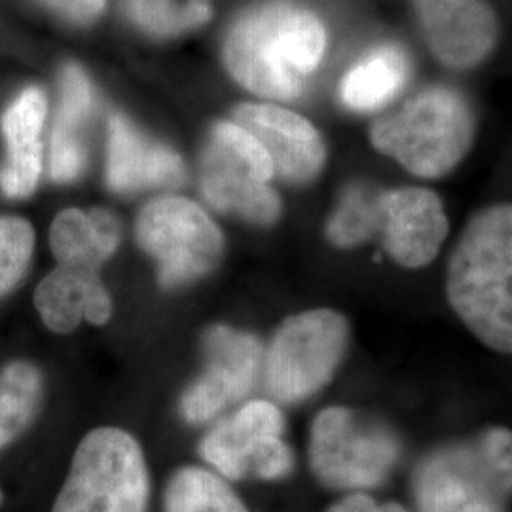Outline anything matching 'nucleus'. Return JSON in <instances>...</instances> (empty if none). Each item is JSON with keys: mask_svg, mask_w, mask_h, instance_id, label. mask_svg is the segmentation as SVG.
<instances>
[{"mask_svg": "<svg viewBox=\"0 0 512 512\" xmlns=\"http://www.w3.org/2000/svg\"><path fill=\"white\" fill-rule=\"evenodd\" d=\"M444 291L480 344L512 355V203L469 220L448 258Z\"/></svg>", "mask_w": 512, "mask_h": 512, "instance_id": "1", "label": "nucleus"}, {"mask_svg": "<svg viewBox=\"0 0 512 512\" xmlns=\"http://www.w3.org/2000/svg\"><path fill=\"white\" fill-rule=\"evenodd\" d=\"M327 46L323 23L291 2L249 10L230 29L224 44L228 71L256 95L287 101L300 95Z\"/></svg>", "mask_w": 512, "mask_h": 512, "instance_id": "2", "label": "nucleus"}, {"mask_svg": "<svg viewBox=\"0 0 512 512\" xmlns=\"http://www.w3.org/2000/svg\"><path fill=\"white\" fill-rule=\"evenodd\" d=\"M412 488L418 512H509L511 429L494 425L433 448L418 461Z\"/></svg>", "mask_w": 512, "mask_h": 512, "instance_id": "3", "label": "nucleus"}, {"mask_svg": "<svg viewBox=\"0 0 512 512\" xmlns=\"http://www.w3.org/2000/svg\"><path fill=\"white\" fill-rule=\"evenodd\" d=\"M473 139L475 114L467 99L444 86L416 93L370 129L374 148L420 179H440L454 171Z\"/></svg>", "mask_w": 512, "mask_h": 512, "instance_id": "4", "label": "nucleus"}, {"mask_svg": "<svg viewBox=\"0 0 512 512\" xmlns=\"http://www.w3.org/2000/svg\"><path fill=\"white\" fill-rule=\"evenodd\" d=\"M148 494L139 442L122 429L103 427L76 448L52 512H147Z\"/></svg>", "mask_w": 512, "mask_h": 512, "instance_id": "5", "label": "nucleus"}, {"mask_svg": "<svg viewBox=\"0 0 512 512\" xmlns=\"http://www.w3.org/2000/svg\"><path fill=\"white\" fill-rule=\"evenodd\" d=\"M403 454L397 433L346 406H330L311 423L310 467L334 490L363 492L384 484Z\"/></svg>", "mask_w": 512, "mask_h": 512, "instance_id": "6", "label": "nucleus"}, {"mask_svg": "<svg viewBox=\"0 0 512 512\" xmlns=\"http://www.w3.org/2000/svg\"><path fill=\"white\" fill-rule=\"evenodd\" d=\"M348 319L329 308L302 311L285 319L266 353L264 376L281 403H302L329 384L346 357Z\"/></svg>", "mask_w": 512, "mask_h": 512, "instance_id": "7", "label": "nucleus"}, {"mask_svg": "<svg viewBox=\"0 0 512 512\" xmlns=\"http://www.w3.org/2000/svg\"><path fill=\"white\" fill-rule=\"evenodd\" d=\"M274 164L264 147L236 122L213 129L203 150L200 184L215 209L260 226L274 224L281 202L270 181Z\"/></svg>", "mask_w": 512, "mask_h": 512, "instance_id": "8", "label": "nucleus"}, {"mask_svg": "<svg viewBox=\"0 0 512 512\" xmlns=\"http://www.w3.org/2000/svg\"><path fill=\"white\" fill-rule=\"evenodd\" d=\"M137 243L158 264L164 287H181L215 270L224 239L198 203L167 196L148 203L135 226Z\"/></svg>", "mask_w": 512, "mask_h": 512, "instance_id": "9", "label": "nucleus"}, {"mask_svg": "<svg viewBox=\"0 0 512 512\" xmlns=\"http://www.w3.org/2000/svg\"><path fill=\"white\" fill-rule=\"evenodd\" d=\"M283 433L281 410L270 401H253L211 429L203 437L200 454L228 480H279L291 475L294 467L293 450Z\"/></svg>", "mask_w": 512, "mask_h": 512, "instance_id": "10", "label": "nucleus"}, {"mask_svg": "<svg viewBox=\"0 0 512 512\" xmlns=\"http://www.w3.org/2000/svg\"><path fill=\"white\" fill-rule=\"evenodd\" d=\"M205 372L181 401L190 423L213 420L224 408L243 399L255 385L262 349L253 334L213 327L203 338Z\"/></svg>", "mask_w": 512, "mask_h": 512, "instance_id": "11", "label": "nucleus"}, {"mask_svg": "<svg viewBox=\"0 0 512 512\" xmlns=\"http://www.w3.org/2000/svg\"><path fill=\"white\" fill-rule=\"evenodd\" d=\"M444 203L429 188L403 186L380 192V232L384 251L406 270L431 264L448 238Z\"/></svg>", "mask_w": 512, "mask_h": 512, "instance_id": "12", "label": "nucleus"}, {"mask_svg": "<svg viewBox=\"0 0 512 512\" xmlns=\"http://www.w3.org/2000/svg\"><path fill=\"white\" fill-rule=\"evenodd\" d=\"M421 33L442 63L469 69L494 50L497 19L486 0H414Z\"/></svg>", "mask_w": 512, "mask_h": 512, "instance_id": "13", "label": "nucleus"}, {"mask_svg": "<svg viewBox=\"0 0 512 512\" xmlns=\"http://www.w3.org/2000/svg\"><path fill=\"white\" fill-rule=\"evenodd\" d=\"M236 124L264 147L283 181L310 183L321 173L327 148L304 116L275 105H243L236 110Z\"/></svg>", "mask_w": 512, "mask_h": 512, "instance_id": "14", "label": "nucleus"}, {"mask_svg": "<svg viewBox=\"0 0 512 512\" xmlns=\"http://www.w3.org/2000/svg\"><path fill=\"white\" fill-rule=\"evenodd\" d=\"M184 167L179 154L143 137L124 116L110 120L107 181L116 192H137L181 184Z\"/></svg>", "mask_w": 512, "mask_h": 512, "instance_id": "15", "label": "nucleus"}, {"mask_svg": "<svg viewBox=\"0 0 512 512\" xmlns=\"http://www.w3.org/2000/svg\"><path fill=\"white\" fill-rule=\"evenodd\" d=\"M35 306L44 325L57 334L73 332L82 319L92 325H105L112 313V302L99 272L57 264L46 275L35 293Z\"/></svg>", "mask_w": 512, "mask_h": 512, "instance_id": "16", "label": "nucleus"}, {"mask_svg": "<svg viewBox=\"0 0 512 512\" xmlns=\"http://www.w3.org/2000/svg\"><path fill=\"white\" fill-rule=\"evenodd\" d=\"M46 109L48 105L42 90L29 88L10 105L2 118L8 156L0 169V188L10 198H27L37 188L42 173L40 133Z\"/></svg>", "mask_w": 512, "mask_h": 512, "instance_id": "17", "label": "nucleus"}, {"mask_svg": "<svg viewBox=\"0 0 512 512\" xmlns=\"http://www.w3.org/2000/svg\"><path fill=\"white\" fill-rule=\"evenodd\" d=\"M120 243V224L109 211L67 209L55 217L50 230L57 264L99 272Z\"/></svg>", "mask_w": 512, "mask_h": 512, "instance_id": "18", "label": "nucleus"}, {"mask_svg": "<svg viewBox=\"0 0 512 512\" xmlns=\"http://www.w3.org/2000/svg\"><path fill=\"white\" fill-rule=\"evenodd\" d=\"M408 76V55L403 48L387 44L366 55L344 76L340 95L349 109L359 112L382 109L403 90Z\"/></svg>", "mask_w": 512, "mask_h": 512, "instance_id": "19", "label": "nucleus"}, {"mask_svg": "<svg viewBox=\"0 0 512 512\" xmlns=\"http://www.w3.org/2000/svg\"><path fill=\"white\" fill-rule=\"evenodd\" d=\"M165 512H249L220 476L200 469H179L165 488Z\"/></svg>", "mask_w": 512, "mask_h": 512, "instance_id": "20", "label": "nucleus"}, {"mask_svg": "<svg viewBox=\"0 0 512 512\" xmlns=\"http://www.w3.org/2000/svg\"><path fill=\"white\" fill-rule=\"evenodd\" d=\"M42 378L37 366L16 361L0 374V448L19 437L37 416Z\"/></svg>", "mask_w": 512, "mask_h": 512, "instance_id": "21", "label": "nucleus"}, {"mask_svg": "<svg viewBox=\"0 0 512 512\" xmlns=\"http://www.w3.org/2000/svg\"><path fill=\"white\" fill-rule=\"evenodd\" d=\"M380 192L368 184H351L327 222V238L340 249L363 245L380 232Z\"/></svg>", "mask_w": 512, "mask_h": 512, "instance_id": "22", "label": "nucleus"}, {"mask_svg": "<svg viewBox=\"0 0 512 512\" xmlns=\"http://www.w3.org/2000/svg\"><path fill=\"white\" fill-rule=\"evenodd\" d=\"M129 14L154 35H179L211 16L209 0H129Z\"/></svg>", "mask_w": 512, "mask_h": 512, "instance_id": "23", "label": "nucleus"}, {"mask_svg": "<svg viewBox=\"0 0 512 512\" xmlns=\"http://www.w3.org/2000/svg\"><path fill=\"white\" fill-rule=\"evenodd\" d=\"M35 232L27 220L0 217V296L10 293L31 264Z\"/></svg>", "mask_w": 512, "mask_h": 512, "instance_id": "24", "label": "nucleus"}, {"mask_svg": "<svg viewBox=\"0 0 512 512\" xmlns=\"http://www.w3.org/2000/svg\"><path fill=\"white\" fill-rule=\"evenodd\" d=\"M93 95L86 73L78 65H67L61 74V105L55 126L80 129L92 112Z\"/></svg>", "mask_w": 512, "mask_h": 512, "instance_id": "25", "label": "nucleus"}, {"mask_svg": "<svg viewBox=\"0 0 512 512\" xmlns=\"http://www.w3.org/2000/svg\"><path fill=\"white\" fill-rule=\"evenodd\" d=\"M86 164V150L76 129L55 126L50 143V177L55 183H71Z\"/></svg>", "mask_w": 512, "mask_h": 512, "instance_id": "26", "label": "nucleus"}, {"mask_svg": "<svg viewBox=\"0 0 512 512\" xmlns=\"http://www.w3.org/2000/svg\"><path fill=\"white\" fill-rule=\"evenodd\" d=\"M44 2L61 18L76 25H84L103 12L107 0H44Z\"/></svg>", "mask_w": 512, "mask_h": 512, "instance_id": "27", "label": "nucleus"}, {"mask_svg": "<svg viewBox=\"0 0 512 512\" xmlns=\"http://www.w3.org/2000/svg\"><path fill=\"white\" fill-rule=\"evenodd\" d=\"M329 512H410L401 503H380L365 492H353L330 507Z\"/></svg>", "mask_w": 512, "mask_h": 512, "instance_id": "28", "label": "nucleus"}]
</instances>
